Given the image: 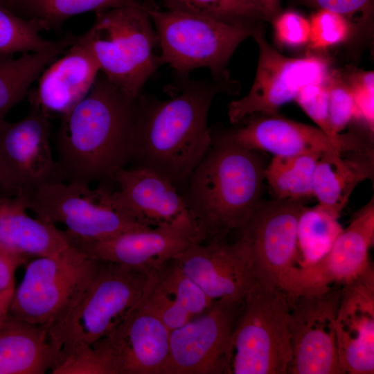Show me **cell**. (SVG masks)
I'll return each instance as SVG.
<instances>
[{
    "label": "cell",
    "instance_id": "36",
    "mask_svg": "<svg viewBox=\"0 0 374 374\" xmlns=\"http://www.w3.org/2000/svg\"><path fill=\"white\" fill-rule=\"evenodd\" d=\"M327 88L330 124L333 133L340 137L343 136L341 132L352 121H357L356 106L342 73L332 71Z\"/></svg>",
    "mask_w": 374,
    "mask_h": 374
},
{
    "label": "cell",
    "instance_id": "24",
    "mask_svg": "<svg viewBox=\"0 0 374 374\" xmlns=\"http://www.w3.org/2000/svg\"><path fill=\"white\" fill-rule=\"evenodd\" d=\"M26 199L9 197L0 200V251L30 259L55 254L70 243L64 231L55 224L32 217Z\"/></svg>",
    "mask_w": 374,
    "mask_h": 374
},
{
    "label": "cell",
    "instance_id": "12",
    "mask_svg": "<svg viewBox=\"0 0 374 374\" xmlns=\"http://www.w3.org/2000/svg\"><path fill=\"white\" fill-rule=\"evenodd\" d=\"M303 206L298 200H262L240 232L256 279L280 288L286 295L296 269V226Z\"/></svg>",
    "mask_w": 374,
    "mask_h": 374
},
{
    "label": "cell",
    "instance_id": "1",
    "mask_svg": "<svg viewBox=\"0 0 374 374\" xmlns=\"http://www.w3.org/2000/svg\"><path fill=\"white\" fill-rule=\"evenodd\" d=\"M177 77L178 87H173L170 99L143 93L139 96L130 163L132 168L151 170L184 188L211 146L208 116L213 100L231 87Z\"/></svg>",
    "mask_w": 374,
    "mask_h": 374
},
{
    "label": "cell",
    "instance_id": "17",
    "mask_svg": "<svg viewBox=\"0 0 374 374\" xmlns=\"http://www.w3.org/2000/svg\"><path fill=\"white\" fill-rule=\"evenodd\" d=\"M374 242V201L372 198L343 229L329 252L317 264L296 269L288 299L351 281L369 265Z\"/></svg>",
    "mask_w": 374,
    "mask_h": 374
},
{
    "label": "cell",
    "instance_id": "26",
    "mask_svg": "<svg viewBox=\"0 0 374 374\" xmlns=\"http://www.w3.org/2000/svg\"><path fill=\"white\" fill-rule=\"evenodd\" d=\"M351 156L326 153L319 158L313 177V196L320 205L339 217L355 187L373 176V153L366 149Z\"/></svg>",
    "mask_w": 374,
    "mask_h": 374
},
{
    "label": "cell",
    "instance_id": "10",
    "mask_svg": "<svg viewBox=\"0 0 374 374\" xmlns=\"http://www.w3.org/2000/svg\"><path fill=\"white\" fill-rule=\"evenodd\" d=\"M20 121L0 122V184L27 199L40 186L65 181L50 144L48 116L33 101Z\"/></svg>",
    "mask_w": 374,
    "mask_h": 374
},
{
    "label": "cell",
    "instance_id": "41",
    "mask_svg": "<svg viewBox=\"0 0 374 374\" xmlns=\"http://www.w3.org/2000/svg\"><path fill=\"white\" fill-rule=\"evenodd\" d=\"M253 19L271 21L281 10L280 0H242Z\"/></svg>",
    "mask_w": 374,
    "mask_h": 374
},
{
    "label": "cell",
    "instance_id": "19",
    "mask_svg": "<svg viewBox=\"0 0 374 374\" xmlns=\"http://www.w3.org/2000/svg\"><path fill=\"white\" fill-rule=\"evenodd\" d=\"M119 188L112 199L122 211L148 226L193 221L177 188L168 179L143 168H117L109 175Z\"/></svg>",
    "mask_w": 374,
    "mask_h": 374
},
{
    "label": "cell",
    "instance_id": "15",
    "mask_svg": "<svg viewBox=\"0 0 374 374\" xmlns=\"http://www.w3.org/2000/svg\"><path fill=\"white\" fill-rule=\"evenodd\" d=\"M66 235L70 244L96 260L148 273L156 272L190 245L203 242L193 221L161 223L94 240Z\"/></svg>",
    "mask_w": 374,
    "mask_h": 374
},
{
    "label": "cell",
    "instance_id": "34",
    "mask_svg": "<svg viewBox=\"0 0 374 374\" xmlns=\"http://www.w3.org/2000/svg\"><path fill=\"white\" fill-rule=\"evenodd\" d=\"M308 46L314 50H324L353 38L350 23L336 12L319 9L309 19Z\"/></svg>",
    "mask_w": 374,
    "mask_h": 374
},
{
    "label": "cell",
    "instance_id": "28",
    "mask_svg": "<svg viewBox=\"0 0 374 374\" xmlns=\"http://www.w3.org/2000/svg\"><path fill=\"white\" fill-rule=\"evenodd\" d=\"M339 217L319 204L303 206L296 226V269L317 264L329 252L343 230Z\"/></svg>",
    "mask_w": 374,
    "mask_h": 374
},
{
    "label": "cell",
    "instance_id": "35",
    "mask_svg": "<svg viewBox=\"0 0 374 374\" xmlns=\"http://www.w3.org/2000/svg\"><path fill=\"white\" fill-rule=\"evenodd\" d=\"M301 1L317 10H327L344 17L353 27V38H370L373 35L374 0Z\"/></svg>",
    "mask_w": 374,
    "mask_h": 374
},
{
    "label": "cell",
    "instance_id": "33",
    "mask_svg": "<svg viewBox=\"0 0 374 374\" xmlns=\"http://www.w3.org/2000/svg\"><path fill=\"white\" fill-rule=\"evenodd\" d=\"M327 82L310 84L299 92L295 101L317 126L331 139L347 147L350 150H362L357 141L352 136H337L332 132L328 117Z\"/></svg>",
    "mask_w": 374,
    "mask_h": 374
},
{
    "label": "cell",
    "instance_id": "2",
    "mask_svg": "<svg viewBox=\"0 0 374 374\" xmlns=\"http://www.w3.org/2000/svg\"><path fill=\"white\" fill-rule=\"evenodd\" d=\"M138 98L123 93L100 71L88 94L61 116L56 160L65 181H112L114 169L131 162Z\"/></svg>",
    "mask_w": 374,
    "mask_h": 374
},
{
    "label": "cell",
    "instance_id": "43",
    "mask_svg": "<svg viewBox=\"0 0 374 374\" xmlns=\"http://www.w3.org/2000/svg\"><path fill=\"white\" fill-rule=\"evenodd\" d=\"M10 196L6 193V192L4 190L1 185L0 184V200L1 199L9 197Z\"/></svg>",
    "mask_w": 374,
    "mask_h": 374
},
{
    "label": "cell",
    "instance_id": "18",
    "mask_svg": "<svg viewBox=\"0 0 374 374\" xmlns=\"http://www.w3.org/2000/svg\"><path fill=\"white\" fill-rule=\"evenodd\" d=\"M344 374L374 373V268L372 262L342 285L335 321Z\"/></svg>",
    "mask_w": 374,
    "mask_h": 374
},
{
    "label": "cell",
    "instance_id": "39",
    "mask_svg": "<svg viewBox=\"0 0 374 374\" xmlns=\"http://www.w3.org/2000/svg\"><path fill=\"white\" fill-rule=\"evenodd\" d=\"M276 42L282 46L296 48L308 44L310 21L295 10L281 11L271 21Z\"/></svg>",
    "mask_w": 374,
    "mask_h": 374
},
{
    "label": "cell",
    "instance_id": "3",
    "mask_svg": "<svg viewBox=\"0 0 374 374\" xmlns=\"http://www.w3.org/2000/svg\"><path fill=\"white\" fill-rule=\"evenodd\" d=\"M211 134V146L181 195L203 242L240 232L262 202L265 181L256 151Z\"/></svg>",
    "mask_w": 374,
    "mask_h": 374
},
{
    "label": "cell",
    "instance_id": "37",
    "mask_svg": "<svg viewBox=\"0 0 374 374\" xmlns=\"http://www.w3.org/2000/svg\"><path fill=\"white\" fill-rule=\"evenodd\" d=\"M170 9L210 16L228 22H254L242 0H167Z\"/></svg>",
    "mask_w": 374,
    "mask_h": 374
},
{
    "label": "cell",
    "instance_id": "14",
    "mask_svg": "<svg viewBox=\"0 0 374 374\" xmlns=\"http://www.w3.org/2000/svg\"><path fill=\"white\" fill-rule=\"evenodd\" d=\"M244 299L215 300L203 313L170 330L166 374H225Z\"/></svg>",
    "mask_w": 374,
    "mask_h": 374
},
{
    "label": "cell",
    "instance_id": "38",
    "mask_svg": "<svg viewBox=\"0 0 374 374\" xmlns=\"http://www.w3.org/2000/svg\"><path fill=\"white\" fill-rule=\"evenodd\" d=\"M344 78L353 97L357 112V121L363 124L371 134H373L374 132L373 71L348 68Z\"/></svg>",
    "mask_w": 374,
    "mask_h": 374
},
{
    "label": "cell",
    "instance_id": "21",
    "mask_svg": "<svg viewBox=\"0 0 374 374\" xmlns=\"http://www.w3.org/2000/svg\"><path fill=\"white\" fill-rule=\"evenodd\" d=\"M59 57L46 67L37 79V88L30 89L27 96L48 116H62L71 109L88 94L100 72L82 35Z\"/></svg>",
    "mask_w": 374,
    "mask_h": 374
},
{
    "label": "cell",
    "instance_id": "5",
    "mask_svg": "<svg viewBox=\"0 0 374 374\" xmlns=\"http://www.w3.org/2000/svg\"><path fill=\"white\" fill-rule=\"evenodd\" d=\"M155 26L164 64L179 76L197 68L210 70L213 81L231 87L226 69L238 46L260 28L255 22H228L179 9L142 4Z\"/></svg>",
    "mask_w": 374,
    "mask_h": 374
},
{
    "label": "cell",
    "instance_id": "11",
    "mask_svg": "<svg viewBox=\"0 0 374 374\" xmlns=\"http://www.w3.org/2000/svg\"><path fill=\"white\" fill-rule=\"evenodd\" d=\"M253 37L259 48L256 76L249 93L228 105L232 124L257 114L277 115L281 106L295 100L303 87L326 83L332 72L329 61L321 55L290 57L280 53L267 42L260 28Z\"/></svg>",
    "mask_w": 374,
    "mask_h": 374
},
{
    "label": "cell",
    "instance_id": "27",
    "mask_svg": "<svg viewBox=\"0 0 374 374\" xmlns=\"http://www.w3.org/2000/svg\"><path fill=\"white\" fill-rule=\"evenodd\" d=\"M76 37L67 34L51 48L40 52L0 54V122L28 96L32 84L43 71L71 45Z\"/></svg>",
    "mask_w": 374,
    "mask_h": 374
},
{
    "label": "cell",
    "instance_id": "30",
    "mask_svg": "<svg viewBox=\"0 0 374 374\" xmlns=\"http://www.w3.org/2000/svg\"><path fill=\"white\" fill-rule=\"evenodd\" d=\"M136 0H14L10 9L43 24L45 30H57L69 18L88 12H102Z\"/></svg>",
    "mask_w": 374,
    "mask_h": 374
},
{
    "label": "cell",
    "instance_id": "23",
    "mask_svg": "<svg viewBox=\"0 0 374 374\" xmlns=\"http://www.w3.org/2000/svg\"><path fill=\"white\" fill-rule=\"evenodd\" d=\"M213 301L172 259L152 274L139 307L172 330L207 310Z\"/></svg>",
    "mask_w": 374,
    "mask_h": 374
},
{
    "label": "cell",
    "instance_id": "29",
    "mask_svg": "<svg viewBox=\"0 0 374 374\" xmlns=\"http://www.w3.org/2000/svg\"><path fill=\"white\" fill-rule=\"evenodd\" d=\"M321 155L274 156L264 174L276 198L301 201L312 197L314 170Z\"/></svg>",
    "mask_w": 374,
    "mask_h": 374
},
{
    "label": "cell",
    "instance_id": "44",
    "mask_svg": "<svg viewBox=\"0 0 374 374\" xmlns=\"http://www.w3.org/2000/svg\"><path fill=\"white\" fill-rule=\"evenodd\" d=\"M6 319V317H3L0 315V326L2 324V323L4 321V320Z\"/></svg>",
    "mask_w": 374,
    "mask_h": 374
},
{
    "label": "cell",
    "instance_id": "22",
    "mask_svg": "<svg viewBox=\"0 0 374 374\" xmlns=\"http://www.w3.org/2000/svg\"><path fill=\"white\" fill-rule=\"evenodd\" d=\"M170 330L139 305L105 339L117 374H166Z\"/></svg>",
    "mask_w": 374,
    "mask_h": 374
},
{
    "label": "cell",
    "instance_id": "13",
    "mask_svg": "<svg viewBox=\"0 0 374 374\" xmlns=\"http://www.w3.org/2000/svg\"><path fill=\"white\" fill-rule=\"evenodd\" d=\"M341 285L287 299L292 359L290 374H343L338 359L335 321Z\"/></svg>",
    "mask_w": 374,
    "mask_h": 374
},
{
    "label": "cell",
    "instance_id": "16",
    "mask_svg": "<svg viewBox=\"0 0 374 374\" xmlns=\"http://www.w3.org/2000/svg\"><path fill=\"white\" fill-rule=\"evenodd\" d=\"M212 300L244 299L256 278L247 246L240 237L197 242L172 258Z\"/></svg>",
    "mask_w": 374,
    "mask_h": 374
},
{
    "label": "cell",
    "instance_id": "20",
    "mask_svg": "<svg viewBox=\"0 0 374 374\" xmlns=\"http://www.w3.org/2000/svg\"><path fill=\"white\" fill-rule=\"evenodd\" d=\"M244 119L242 127L220 133L211 129V133L249 150L267 151L274 156L341 154L353 151L331 139L318 127L277 115L251 116Z\"/></svg>",
    "mask_w": 374,
    "mask_h": 374
},
{
    "label": "cell",
    "instance_id": "31",
    "mask_svg": "<svg viewBox=\"0 0 374 374\" xmlns=\"http://www.w3.org/2000/svg\"><path fill=\"white\" fill-rule=\"evenodd\" d=\"M45 30L39 20L19 16L0 5V54L35 53L48 50L57 43L40 35Z\"/></svg>",
    "mask_w": 374,
    "mask_h": 374
},
{
    "label": "cell",
    "instance_id": "6",
    "mask_svg": "<svg viewBox=\"0 0 374 374\" xmlns=\"http://www.w3.org/2000/svg\"><path fill=\"white\" fill-rule=\"evenodd\" d=\"M100 71L132 98H137L148 79L164 64L154 49L159 37L143 5L136 2L96 12L84 34Z\"/></svg>",
    "mask_w": 374,
    "mask_h": 374
},
{
    "label": "cell",
    "instance_id": "40",
    "mask_svg": "<svg viewBox=\"0 0 374 374\" xmlns=\"http://www.w3.org/2000/svg\"><path fill=\"white\" fill-rule=\"evenodd\" d=\"M28 262L24 259L0 251V315L7 317L15 290V271Z\"/></svg>",
    "mask_w": 374,
    "mask_h": 374
},
{
    "label": "cell",
    "instance_id": "4",
    "mask_svg": "<svg viewBox=\"0 0 374 374\" xmlns=\"http://www.w3.org/2000/svg\"><path fill=\"white\" fill-rule=\"evenodd\" d=\"M153 274L100 260L75 304L48 328L56 365L75 348L112 332L141 304Z\"/></svg>",
    "mask_w": 374,
    "mask_h": 374
},
{
    "label": "cell",
    "instance_id": "7",
    "mask_svg": "<svg viewBox=\"0 0 374 374\" xmlns=\"http://www.w3.org/2000/svg\"><path fill=\"white\" fill-rule=\"evenodd\" d=\"M289 306L280 288L255 279L232 335L225 374H287Z\"/></svg>",
    "mask_w": 374,
    "mask_h": 374
},
{
    "label": "cell",
    "instance_id": "25",
    "mask_svg": "<svg viewBox=\"0 0 374 374\" xmlns=\"http://www.w3.org/2000/svg\"><path fill=\"white\" fill-rule=\"evenodd\" d=\"M56 362L48 328L7 316L0 326V374H44Z\"/></svg>",
    "mask_w": 374,
    "mask_h": 374
},
{
    "label": "cell",
    "instance_id": "8",
    "mask_svg": "<svg viewBox=\"0 0 374 374\" xmlns=\"http://www.w3.org/2000/svg\"><path fill=\"white\" fill-rule=\"evenodd\" d=\"M99 263L71 244L29 260L7 316L49 328L75 304Z\"/></svg>",
    "mask_w": 374,
    "mask_h": 374
},
{
    "label": "cell",
    "instance_id": "32",
    "mask_svg": "<svg viewBox=\"0 0 374 374\" xmlns=\"http://www.w3.org/2000/svg\"><path fill=\"white\" fill-rule=\"evenodd\" d=\"M53 374H117L114 356L105 337L70 352L50 372Z\"/></svg>",
    "mask_w": 374,
    "mask_h": 374
},
{
    "label": "cell",
    "instance_id": "9",
    "mask_svg": "<svg viewBox=\"0 0 374 374\" xmlns=\"http://www.w3.org/2000/svg\"><path fill=\"white\" fill-rule=\"evenodd\" d=\"M106 182H100L95 188L66 181L46 184L26 199V206L37 217L55 224L61 223L66 226L67 235L82 240H100L151 227L119 209Z\"/></svg>",
    "mask_w": 374,
    "mask_h": 374
},
{
    "label": "cell",
    "instance_id": "42",
    "mask_svg": "<svg viewBox=\"0 0 374 374\" xmlns=\"http://www.w3.org/2000/svg\"><path fill=\"white\" fill-rule=\"evenodd\" d=\"M14 0H0V5L9 8Z\"/></svg>",
    "mask_w": 374,
    "mask_h": 374
}]
</instances>
